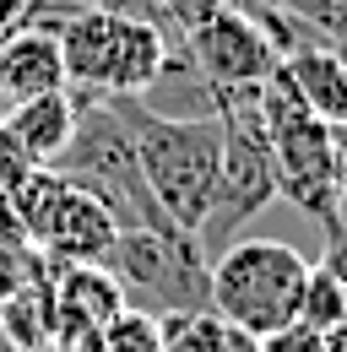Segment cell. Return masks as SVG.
I'll return each mask as SVG.
<instances>
[{"label": "cell", "instance_id": "obj_1", "mask_svg": "<svg viewBox=\"0 0 347 352\" xmlns=\"http://www.w3.org/2000/svg\"><path fill=\"white\" fill-rule=\"evenodd\" d=\"M130 141H136V163L147 174L152 201L163 206V217L185 233H196L217 190L222 168V120L217 114H163L141 98H114Z\"/></svg>", "mask_w": 347, "mask_h": 352}, {"label": "cell", "instance_id": "obj_2", "mask_svg": "<svg viewBox=\"0 0 347 352\" xmlns=\"http://www.w3.org/2000/svg\"><path fill=\"white\" fill-rule=\"evenodd\" d=\"M174 33L141 16H120L103 6H82L65 28H60V60H65V82L76 92L98 98H141L163 76L174 54Z\"/></svg>", "mask_w": 347, "mask_h": 352}, {"label": "cell", "instance_id": "obj_3", "mask_svg": "<svg viewBox=\"0 0 347 352\" xmlns=\"http://www.w3.org/2000/svg\"><path fill=\"white\" fill-rule=\"evenodd\" d=\"M217 120H222V168H217L212 206L196 228V244L212 261L217 250H228L244 222L260 217L271 201H282L277 184V163H271V141H266V120H260V87L255 92H212Z\"/></svg>", "mask_w": 347, "mask_h": 352}, {"label": "cell", "instance_id": "obj_4", "mask_svg": "<svg viewBox=\"0 0 347 352\" xmlns=\"http://www.w3.org/2000/svg\"><path fill=\"white\" fill-rule=\"evenodd\" d=\"M260 120H266V141H271L282 195L304 217H315L326 233H337L342 228L337 222V125L309 114L282 71L260 87Z\"/></svg>", "mask_w": 347, "mask_h": 352}, {"label": "cell", "instance_id": "obj_5", "mask_svg": "<svg viewBox=\"0 0 347 352\" xmlns=\"http://www.w3.org/2000/svg\"><path fill=\"white\" fill-rule=\"evenodd\" d=\"M304 282H309V261L282 239H233L228 250L212 255L207 271L212 309L255 336L299 320Z\"/></svg>", "mask_w": 347, "mask_h": 352}, {"label": "cell", "instance_id": "obj_6", "mask_svg": "<svg viewBox=\"0 0 347 352\" xmlns=\"http://www.w3.org/2000/svg\"><path fill=\"white\" fill-rule=\"evenodd\" d=\"M103 265L120 276V287L136 309L169 314V309L212 304V287H207L212 261L196 244V233H185V228H120Z\"/></svg>", "mask_w": 347, "mask_h": 352}, {"label": "cell", "instance_id": "obj_7", "mask_svg": "<svg viewBox=\"0 0 347 352\" xmlns=\"http://www.w3.org/2000/svg\"><path fill=\"white\" fill-rule=\"evenodd\" d=\"M185 54L207 76L212 92H255L282 65V54L271 44V33L255 22V11H244L233 0H222L196 33H185Z\"/></svg>", "mask_w": 347, "mask_h": 352}, {"label": "cell", "instance_id": "obj_8", "mask_svg": "<svg viewBox=\"0 0 347 352\" xmlns=\"http://www.w3.org/2000/svg\"><path fill=\"white\" fill-rule=\"evenodd\" d=\"M49 298H54V352H76L98 325H109L130 304L109 265H54Z\"/></svg>", "mask_w": 347, "mask_h": 352}, {"label": "cell", "instance_id": "obj_9", "mask_svg": "<svg viewBox=\"0 0 347 352\" xmlns=\"http://www.w3.org/2000/svg\"><path fill=\"white\" fill-rule=\"evenodd\" d=\"M114 239H120L114 212H109L98 195H87L82 184H71V190L60 195L54 217L43 222V233L33 239V250H39L49 265H103L109 250H114Z\"/></svg>", "mask_w": 347, "mask_h": 352}, {"label": "cell", "instance_id": "obj_10", "mask_svg": "<svg viewBox=\"0 0 347 352\" xmlns=\"http://www.w3.org/2000/svg\"><path fill=\"white\" fill-rule=\"evenodd\" d=\"M282 76H288V87L299 92V103L309 114H320L326 125H347V60L337 49L326 44V38H304L282 54V65H277Z\"/></svg>", "mask_w": 347, "mask_h": 352}, {"label": "cell", "instance_id": "obj_11", "mask_svg": "<svg viewBox=\"0 0 347 352\" xmlns=\"http://www.w3.org/2000/svg\"><path fill=\"white\" fill-rule=\"evenodd\" d=\"M71 87L65 82V60H60V38L54 33H33V28H17L0 38V109L22 103V98H39V92Z\"/></svg>", "mask_w": 347, "mask_h": 352}, {"label": "cell", "instance_id": "obj_12", "mask_svg": "<svg viewBox=\"0 0 347 352\" xmlns=\"http://www.w3.org/2000/svg\"><path fill=\"white\" fill-rule=\"evenodd\" d=\"M76 114H82V98L71 87H54V92H39V98H22V103L0 109V120L17 131V141H22L39 163H54V157H60V146L76 131Z\"/></svg>", "mask_w": 347, "mask_h": 352}, {"label": "cell", "instance_id": "obj_13", "mask_svg": "<svg viewBox=\"0 0 347 352\" xmlns=\"http://www.w3.org/2000/svg\"><path fill=\"white\" fill-rule=\"evenodd\" d=\"M49 276H54V265L39 261V271H33L11 298H0V336H6L11 352L54 347V298H49Z\"/></svg>", "mask_w": 347, "mask_h": 352}, {"label": "cell", "instance_id": "obj_14", "mask_svg": "<svg viewBox=\"0 0 347 352\" xmlns=\"http://www.w3.org/2000/svg\"><path fill=\"white\" fill-rule=\"evenodd\" d=\"M76 352H163V331H158V314L152 309L125 304L109 325H98Z\"/></svg>", "mask_w": 347, "mask_h": 352}, {"label": "cell", "instance_id": "obj_15", "mask_svg": "<svg viewBox=\"0 0 347 352\" xmlns=\"http://www.w3.org/2000/svg\"><path fill=\"white\" fill-rule=\"evenodd\" d=\"M71 190V179L60 174V168H49V163H39L33 174L22 179L17 190H11V201H17V217H22V228H28V244L43 233V222L54 217V206H60V195Z\"/></svg>", "mask_w": 347, "mask_h": 352}, {"label": "cell", "instance_id": "obj_16", "mask_svg": "<svg viewBox=\"0 0 347 352\" xmlns=\"http://www.w3.org/2000/svg\"><path fill=\"white\" fill-rule=\"evenodd\" d=\"M299 320L315 331H342L347 325V282L326 265H309V282H304L299 298Z\"/></svg>", "mask_w": 347, "mask_h": 352}, {"label": "cell", "instance_id": "obj_17", "mask_svg": "<svg viewBox=\"0 0 347 352\" xmlns=\"http://www.w3.org/2000/svg\"><path fill=\"white\" fill-rule=\"evenodd\" d=\"M293 11L315 28V38H326V44L347 60V0H304Z\"/></svg>", "mask_w": 347, "mask_h": 352}, {"label": "cell", "instance_id": "obj_18", "mask_svg": "<svg viewBox=\"0 0 347 352\" xmlns=\"http://www.w3.org/2000/svg\"><path fill=\"white\" fill-rule=\"evenodd\" d=\"M260 352H331V331H315L304 320H288L260 336Z\"/></svg>", "mask_w": 347, "mask_h": 352}, {"label": "cell", "instance_id": "obj_19", "mask_svg": "<svg viewBox=\"0 0 347 352\" xmlns=\"http://www.w3.org/2000/svg\"><path fill=\"white\" fill-rule=\"evenodd\" d=\"M33 168H39V157L17 141V131H11L6 120H0V190H17Z\"/></svg>", "mask_w": 347, "mask_h": 352}, {"label": "cell", "instance_id": "obj_20", "mask_svg": "<svg viewBox=\"0 0 347 352\" xmlns=\"http://www.w3.org/2000/svg\"><path fill=\"white\" fill-rule=\"evenodd\" d=\"M39 250L33 244H0V298H11L33 271H39Z\"/></svg>", "mask_w": 347, "mask_h": 352}, {"label": "cell", "instance_id": "obj_21", "mask_svg": "<svg viewBox=\"0 0 347 352\" xmlns=\"http://www.w3.org/2000/svg\"><path fill=\"white\" fill-rule=\"evenodd\" d=\"M222 0H163V16H169V28L185 38V33H196L207 16H212Z\"/></svg>", "mask_w": 347, "mask_h": 352}, {"label": "cell", "instance_id": "obj_22", "mask_svg": "<svg viewBox=\"0 0 347 352\" xmlns=\"http://www.w3.org/2000/svg\"><path fill=\"white\" fill-rule=\"evenodd\" d=\"M0 244H28V228H22V217H17L11 190H0Z\"/></svg>", "mask_w": 347, "mask_h": 352}, {"label": "cell", "instance_id": "obj_23", "mask_svg": "<svg viewBox=\"0 0 347 352\" xmlns=\"http://www.w3.org/2000/svg\"><path fill=\"white\" fill-rule=\"evenodd\" d=\"M22 11H28V0H0V38L22 28Z\"/></svg>", "mask_w": 347, "mask_h": 352}, {"label": "cell", "instance_id": "obj_24", "mask_svg": "<svg viewBox=\"0 0 347 352\" xmlns=\"http://www.w3.org/2000/svg\"><path fill=\"white\" fill-rule=\"evenodd\" d=\"M331 352H347V325H342V331H331Z\"/></svg>", "mask_w": 347, "mask_h": 352}, {"label": "cell", "instance_id": "obj_25", "mask_svg": "<svg viewBox=\"0 0 347 352\" xmlns=\"http://www.w3.org/2000/svg\"><path fill=\"white\" fill-rule=\"evenodd\" d=\"M255 6H304V0H255Z\"/></svg>", "mask_w": 347, "mask_h": 352}, {"label": "cell", "instance_id": "obj_26", "mask_svg": "<svg viewBox=\"0 0 347 352\" xmlns=\"http://www.w3.org/2000/svg\"><path fill=\"white\" fill-rule=\"evenodd\" d=\"M6 352H11V347H6ZM43 352H54V347H43Z\"/></svg>", "mask_w": 347, "mask_h": 352}]
</instances>
